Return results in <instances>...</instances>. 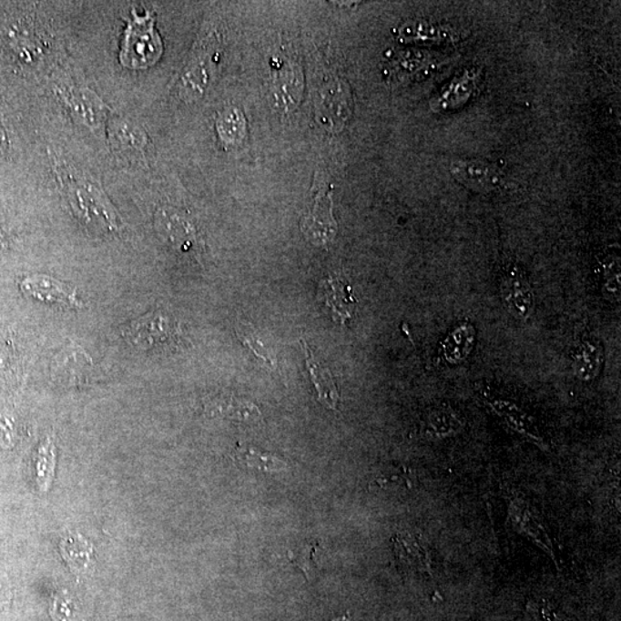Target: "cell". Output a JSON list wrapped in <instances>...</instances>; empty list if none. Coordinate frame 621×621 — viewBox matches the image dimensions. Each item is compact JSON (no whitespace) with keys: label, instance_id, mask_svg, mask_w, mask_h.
I'll return each mask as SVG.
<instances>
[{"label":"cell","instance_id":"6da1fadb","mask_svg":"<svg viewBox=\"0 0 621 621\" xmlns=\"http://www.w3.org/2000/svg\"><path fill=\"white\" fill-rule=\"evenodd\" d=\"M56 174L82 224L100 234H115L121 229L119 214L96 183L71 168H58Z\"/></svg>","mask_w":621,"mask_h":621},{"label":"cell","instance_id":"7a4b0ae2","mask_svg":"<svg viewBox=\"0 0 621 621\" xmlns=\"http://www.w3.org/2000/svg\"><path fill=\"white\" fill-rule=\"evenodd\" d=\"M121 43L120 61L127 68L146 69L155 65L163 56L164 46L156 29L155 16L147 12L138 15L131 12Z\"/></svg>","mask_w":621,"mask_h":621},{"label":"cell","instance_id":"3957f363","mask_svg":"<svg viewBox=\"0 0 621 621\" xmlns=\"http://www.w3.org/2000/svg\"><path fill=\"white\" fill-rule=\"evenodd\" d=\"M332 187L328 178L321 174L314 180L308 211L300 222V229L313 246L325 247L338 234V222L332 216Z\"/></svg>","mask_w":621,"mask_h":621},{"label":"cell","instance_id":"277c9868","mask_svg":"<svg viewBox=\"0 0 621 621\" xmlns=\"http://www.w3.org/2000/svg\"><path fill=\"white\" fill-rule=\"evenodd\" d=\"M476 395H478L481 403L491 410V412L495 414L501 422H504L510 431L514 432L515 434L522 436L523 439L531 442L532 444L545 450V452L550 450L549 441L545 433H542L536 419L517 402L495 395V393L488 392V389L479 387L476 388Z\"/></svg>","mask_w":621,"mask_h":621},{"label":"cell","instance_id":"5b68a950","mask_svg":"<svg viewBox=\"0 0 621 621\" xmlns=\"http://www.w3.org/2000/svg\"><path fill=\"white\" fill-rule=\"evenodd\" d=\"M124 336L135 348L148 351L177 343L181 338V330L174 319L161 310H155L127 326Z\"/></svg>","mask_w":621,"mask_h":621},{"label":"cell","instance_id":"8992f818","mask_svg":"<svg viewBox=\"0 0 621 621\" xmlns=\"http://www.w3.org/2000/svg\"><path fill=\"white\" fill-rule=\"evenodd\" d=\"M502 303L511 317L527 323L535 313V292L527 274L520 266H504L500 277Z\"/></svg>","mask_w":621,"mask_h":621},{"label":"cell","instance_id":"52a82bcc","mask_svg":"<svg viewBox=\"0 0 621 621\" xmlns=\"http://www.w3.org/2000/svg\"><path fill=\"white\" fill-rule=\"evenodd\" d=\"M21 290L29 299L68 310L85 309L76 288L47 275L35 274L22 280Z\"/></svg>","mask_w":621,"mask_h":621},{"label":"cell","instance_id":"ba28073f","mask_svg":"<svg viewBox=\"0 0 621 621\" xmlns=\"http://www.w3.org/2000/svg\"><path fill=\"white\" fill-rule=\"evenodd\" d=\"M507 513L515 531L544 550L557 565V554L554 541L551 540L544 520L532 505L523 497L514 496L510 498Z\"/></svg>","mask_w":621,"mask_h":621},{"label":"cell","instance_id":"9c48e42d","mask_svg":"<svg viewBox=\"0 0 621 621\" xmlns=\"http://www.w3.org/2000/svg\"><path fill=\"white\" fill-rule=\"evenodd\" d=\"M465 428V419L449 404L433 406L422 414L418 434L426 441H443L461 434Z\"/></svg>","mask_w":621,"mask_h":621},{"label":"cell","instance_id":"30bf717a","mask_svg":"<svg viewBox=\"0 0 621 621\" xmlns=\"http://www.w3.org/2000/svg\"><path fill=\"white\" fill-rule=\"evenodd\" d=\"M476 344L473 323L463 321L450 330L437 348L436 361L442 366H458L469 360Z\"/></svg>","mask_w":621,"mask_h":621},{"label":"cell","instance_id":"8fae6325","mask_svg":"<svg viewBox=\"0 0 621 621\" xmlns=\"http://www.w3.org/2000/svg\"><path fill=\"white\" fill-rule=\"evenodd\" d=\"M480 76L481 72L478 68L463 69L440 91L439 95L432 99L433 111L449 112L462 107L478 90Z\"/></svg>","mask_w":621,"mask_h":621},{"label":"cell","instance_id":"7c38bea8","mask_svg":"<svg viewBox=\"0 0 621 621\" xmlns=\"http://www.w3.org/2000/svg\"><path fill=\"white\" fill-rule=\"evenodd\" d=\"M452 174L463 186L488 194L501 187L500 170L492 164L479 160H458L452 165Z\"/></svg>","mask_w":621,"mask_h":621},{"label":"cell","instance_id":"4fadbf2b","mask_svg":"<svg viewBox=\"0 0 621 621\" xmlns=\"http://www.w3.org/2000/svg\"><path fill=\"white\" fill-rule=\"evenodd\" d=\"M605 360V348L600 341L583 339L571 352L572 374L580 382H593L600 376Z\"/></svg>","mask_w":621,"mask_h":621},{"label":"cell","instance_id":"5bb4252c","mask_svg":"<svg viewBox=\"0 0 621 621\" xmlns=\"http://www.w3.org/2000/svg\"><path fill=\"white\" fill-rule=\"evenodd\" d=\"M156 229L161 238L178 250L188 252L196 246L194 227L189 220L173 209H159L156 214Z\"/></svg>","mask_w":621,"mask_h":621},{"label":"cell","instance_id":"9a60e30c","mask_svg":"<svg viewBox=\"0 0 621 621\" xmlns=\"http://www.w3.org/2000/svg\"><path fill=\"white\" fill-rule=\"evenodd\" d=\"M318 299L331 310L332 319L342 325L351 318V306L357 301L349 283L340 277L322 280L319 283Z\"/></svg>","mask_w":621,"mask_h":621},{"label":"cell","instance_id":"2e32d148","mask_svg":"<svg viewBox=\"0 0 621 621\" xmlns=\"http://www.w3.org/2000/svg\"><path fill=\"white\" fill-rule=\"evenodd\" d=\"M300 343L303 344L305 351L306 370H308L310 382H312L314 389H316L318 401L321 402L325 408L338 412L340 393L334 379H332L330 369L322 366L321 362L317 361L312 350L309 348V345L306 344L304 340L300 339Z\"/></svg>","mask_w":621,"mask_h":621},{"label":"cell","instance_id":"e0dca14e","mask_svg":"<svg viewBox=\"0 0 621 621\" xmlns=\"http://www.w3.org/2000/svg\"><path fill=\"white\" fill-rule=\"evenodd\" d=\"M205 411L209 415H219L244 422H257L261 412L255 403L231 395H219L205 402Z\"/></svg>","mask_w":621,"mask_h":621},{"label":"cell","instance_id":"ac0fdd59","mask_svg":"<svg viewBox=\"0 0 621 621\" xmlns=\"http://www.w3.org/2000/svg\"><path fill=\"white\" fill-rule=\"evenodd\" d=\"M402 41L423 43H450L457 37L456 32L450 25L433 24L428 21L408 22L398 32Z\"/></svg>","mask_w":621,"mask_h":621},{"label":"cell","instance_id":"d6986e66","mask_svg":"<svg viewBox=\"0 0 621 621\" xmlns=\"http://www.w3.org/2000/svg\"><path fill=\"white\" fill-rule=\"evenodd\" d=\"M395 549L398 556L409 566L422 572L432 571L430 553L418 537L411 534L397 535Z\"/></svg>","mask_w":621,"mask_h":621},{"label":"cell","instance_id":"ffe728a7","mask_svg":"<svg viewBox=\"0 0 621 621\" xmlns=\"http://www.w3.org/2000/svg\"><path fill=\"white\" fill-rule=\"evenodd\" d=\"M61 555L71 571L80 575L87 571L94 555V546L80 534L68 535L60 545Z\"/></svg>","mask_w":621,"mask_h":621},{"label":"cell","instance_id":"44dd1931","mask_svg":"<svg viewBox=\"0 0 621 621\" xmlns=\"http://www.w3.org/2000/svg\"><path fill=\"white\" fill-rule=\"evenodd\" d=\"M236 459L249 469L264 472V473H281L287 470V463L272 453L261 452V450L249 447L236 449Z\"/></svg>","mask_w":621,"mask_h":621},{"label":"cell","instance_id":"7402d4cb","mask_svg":"<svg viewBox=\"0 0 621 621\" xmlns=\"http://www.w3.org/2000/svg\"><path fill=\"white\" fill-rule=\"evenodd\" d=\"M56 358V373L67 379L69 382L78 383L86 382L91 366L90 358L86 353H81L80 349L72 351L66 350Z\"/></svg>","mask_w":621,"mask_h":621},{"label":"cell","instance_id":"603a6c76","mask_svg":"<svg viewBox=\"0 0 621 621\" xmlns=\"http://www.w3.org/2000/svg\"><path fill=\"white\" fill-rule=\"evenodd\" d=\"M219 137L226 144H238L246 137V119L239 109H227L217 121Z\"/></svg>","mask_w":621,"mask_h":621},{"label":"cell","instance_id":"cb8c5ba5","mask_svg":"<svg viewBox=\"0 0 621 621\" xmlns=\"http://www.w3.org/2000/svg\"><path fill=\"white\" fill-rule=\"evenodd\" d=\"M208 81L207 64H205L203 56H197V58L188 65L185 73L182 74L181 87L183 91L191 98L197 97V96L202 95Z\"/></svg>","mask_w":621,"mask_h":621},{"label":"cell","instance_id":"d4e9b609","mask_svg":"<svg viewBox=\"0 0 621 621\" xmlns=\"http://www.w3.org/2000/svg\"><path fill=\"white\" fill-rule=\"evenodd\" d=\"M602 292L606 300L619 303L620 300V260L619 257H606L601 262Z\"/></svg>","mask_w":621,"mask_h":621},{"label":"cell","instance_id":"484cf974","mask_svg":"<svg viewBox=\"0 0 621 621\" xmlns=\"http://www.w3.org/2000/svg\"><path fill=\"white\" fill-rule=\"evenodd\" d=\"M236 334H238L239 339L242 341L243 344L255 354L258 361H260L262 365L269 367L270 370H277V357H275L272 350L266 347L264 342L258 338L252 327L249 326L248 323L247 325L244 323V325L239 326L236 330Z\"/></svg>","mask_w":621,"mask_h":621},{"label":"cell","instance_id":"4316f807","mask_svg":"<svg viewBox=\"0 0 621 621\" xmlns=\"http://www.w3.org/2000/svg\"><path fill=\"white\" fill-rule=\"evenodd\" d=\"M55 467V445L50 439H46L39 447L37 453L36 475L39 491H49L52 480H54Z\"/></svg>","mask_w":621,"mask_h":621},{"label":"cell","instance_id":"83f0119b","mask_svg":"<svg viewBox=\"0 0 621 621\" xmlns=\"http://www.w3.org/2000/svg\"><path fill=\"white\" fill-rule=\"evenodd\" d=\"M412 475L403 467V469H396L376 476L373 483L371 484V488L404 489L412 488Z\"/></svg>","mask_w":621,"mask_h":621},{"label":"cell","instance_id":"f1b7e54d","mask_svg":"<svg viewBox=\"0 0 621 621\" xmlns=\"http://www.w3.org/2000/svg\"><path fill=\"white\" fill-rule=\"evenodd\" d=\"M316 554V545H303L299 549L290 551V561L303 571L306 579L312 575L313 555Z\"/></svg>","mask_w":621,"mask_h":621},{"label":"cell","instance_id":"f546056e","mask_svg":"<svg viewBox=\"0 0 621 621\" xmlns=\"http://www.w3.org/2000/svg\"><path fill=\"white\" fill-rule=\"evenodd\" d=\"M15 439V422L6 414H0V443L3 447H12Z\"/></svg>","mask_w":621,"mask_h":621},{"label":"cell","instance_id":"4dcf8cb0","mask_svg":"<svg viewBox=\"0 0 621 621\" xmlns=\"http://www.w3.org/2000/svg\"><path fill=\"white\" fill-rule=\"evenodd\" d=\"M7 144L6 131L4 129L2 122H0V153L6 151Z\"/></svg>","mask_w":621,"mask_h":621},{"label":"cell","instance_id":"1f68e13d","mask_svg":"<svg viewBox=\"0 0 621 621\" xmlns=\"http://www.w3.org/2000/svg\"><path fill=\"white\" fill-rule=\"evenodd\" d=\"M334 621H349V618H348V616H342V618L336 619Z\"/></svg>","mask_w":621,"mask_h":621},{"label":"cell","instance_id":"d6a6232c","mask_svg":"<svg viewBox=\"0 0 621 621\" xmlns=\"http://www.w3.org/2000/svg\"><path fill=\"white\" fill-rule=\"evenodd\" d=\"M2 246H3V238H2V234H0V247H2Z\"/></svg>","mask_w":621,"mask_h":621}]
</instances>
